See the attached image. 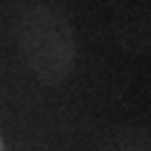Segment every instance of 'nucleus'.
Instances as JSON below:
<instances>
[{
	"instance_id": "nucleus-2",
	"label": "nucleus",
	"mask_w": 151,
	"mask_h": 151,
	"mask_svg": "<svg viewBox=\"0 0 151 151\" xmlns=\"http://www.w3.org/2000/svg\"><path fill=\"white\" fill-rule=\"evenodd\" d=\"M101 151H151V134L143 128H124L113 134Z\"/></svg>"
},
{
	"instance_id": "nucleus-3",
	"label": "nucleus",
	"mask_w": 151,
	"mask_h": 151,
	"mask_svg": "<svg viewBox=\"0 0 151 151\" xmlns=\"http://www.w3.org/2000/svg\"><path fill=\"white\" fill-rule=\"evenodd\" d=\"M0 151H4V141H2V137H0Z\"/></svg>"
},
{
	"instance_id": "nucleus-1",
	"label": "nucleus",
	"mask_w": 151,
	"mask_h": 151,
	"mask_svg": "<svg viewBox=\"0 0 151 151\" xmlns=\"http://www.w3.org/2000/svg\"><path fill=\"white\" fill-rule=\"evenodd\" d=\"M19 44L29 67L46 84H61L76 63V40L65 17L48 6H32L21 15Z\"/></svg>"
}]
</instances>
